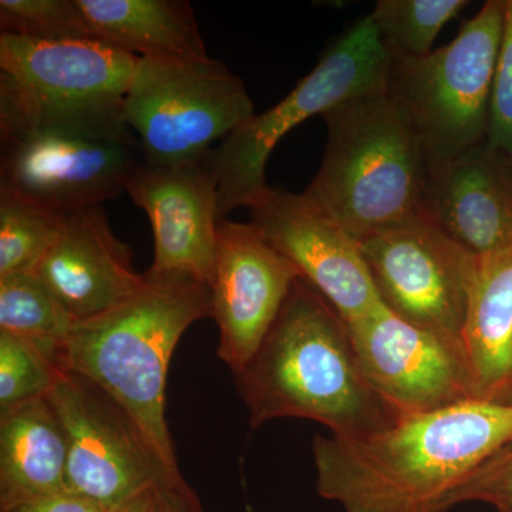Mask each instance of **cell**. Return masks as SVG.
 <instances>
[{"mask_svg":"<svg viewBox=\"0 0 512 512\" xmlns=\"http://www.w3.org/2000/svg\"><path fill=\"white\" fill-rule=\"evenodd\" d=\"M512 441V404L471 399L363 437L315 436L316 490L345 512H448Z\"/></svg>","mask_w":512,"mask_h":512,"instance_id":"obj_1","label":"cell"},{"mask_svg":"<svg viewBox=\"0 0 512 512\" xmlns=\"http://www.w3.org/2000/svg\"><path fill=\"white\" fill-rule=\"evenodd\" d=\"M234 376L254 430L291 417L318 421L332 436L363 437L403 417L367 380L348 323L303 278Z\"/></svg>","mask_w":512,"mask_h":512,"instance_id":"obj_2","label":"cell"},{"mask_svg":"<svg viewBox=\"0 0 512 512\" xmlns=\"http://www.w3.org/2000/svg\"><path fill=\"white\" fill-rule=\"evenodd\" d=\"M204 318H211L210 286L147 271L127 301L74 323L60 357L62 372L84 377L119 404L180 491L191 487L181 476L165 419V387L181 336Z\"/></svg>","mask_w":512,"mask_h":512,"instance_id":"obj_3","label":"cell"},{"mask_svg":"<svg viewBox=\"0 0 512 512\" xmlns=\"http://www.w3.org/2000/svg\"><path fill=\"white\" fill-rule=\"evenodd\" d=\"M143 164L123 100L55 104L0 92V190L70 214L120 197Z\"/></svg>","mask_w":512,"mask_h":512,"instance_id":"obj_4","label":"cell"},{"mask_svg":"<svg viewBox=\"0 0 512 512\" xmlns=\"http://www.w3.org/2000/svg\"><path fill=\"white\" fill-rule=\"evenodd\" d=\"M325 156L303 194L359 239L421 215L430 165L419 136L387 89L323 114Z\"/></svg>","mask_w":512,"mask_h":512,"instance_id":"obj_5","label":"cell"},{"mask_svg":"<svg viewBox=\"0 0 512 512\" xmlns=\"http://www.w3.org/2000/svg\"><path fill=\"white\" fill-rule=\"evenodd\" d=\"M505 2L490 0L451 43L423 57L393 56L387 93L419 136L430 173L487 141Z\"/></svg>","mask_w":512,"mask_h":512,"instance_id":"obj_6","label":"cell"},{"mask_svg":"<svg viewBox=\"0 0 512 512\" xmlns=\"http://www.w3.org/2000/svg\"><path fill=\"white\" fill-rule=\"evenodd\" d=\"M392 60L365 16L326 49L315 69L288 96L235 128L210 153L218 181V220L237 208L254 207L271 191L266 165L289 131L359 94L387 89Z\"/></svg>","mask_w":512,"mask_h":512,"instance_id":"obj_7","label":"cell"},{"mask_svg":"<svg viewBox=\"0 0 512 512\" xmlns=\"http://www.w3.org/2000/svg\"><path fill=\"white\" fill-rule=\"evenodd\" d=\"M123 113L144 161L175 165L207 157L255 111L237 74L202 56L141 57Z\"/></svg>","mask_w":512,"mask_h":512,"instance_id":"obj_8","label":"cell"},{"mask_svg":"<svg viewBox=\"0 0 512 512\" xmlns=\"http://www.w3.org/2000/svg\"><path fill=\"white\" fill-rule=\"evenodd\" d=\"M47 399L66 431V493L119 512L158 485L175 490L136 424L96 384L63 372Z\"/></svg>","mask_w":512,"mask_h":512,"instance_id":"obj_9","label":"cell"},{"mask_svg":"<svg viewBox=\"0 0 512 512\" xmlns=\"http://www.w3.org/2000/svg\"><path fill=\"white\" fill-rule=\"evenodd\" d=\"M357 242L383 305L417 328L464 349L477 256L423 215Z\"/></svg>","mask_w":512,"mask_h":512,"instance_id":"obj_10","label":"cell"},{"mask_svg":"<svg viewBox=\"0 0 512 512\" xmlns=\"http://www.w3.org/2000/svg\"><path fill=\"white\" fill-rule=\"evenodd\" d=\"M360 366L400 416L476 399L461 346L417 328L382 305L348 323Z\"/></svg>","mask_w":512,"mask_h":512,"instance_id":"obj_11","label":"cell"},{"mask_svg":"<svg viewBox=\"0 0 512 512\" xmlns=\"http://www.w3.org/2000/svg\"><path fill=\"white\" fill-rule=\"evenodd\" d=\"M299 278L296 266L255 224L218 222L211 318L220 330L218 357L234 375L262 345Z\"/></svg>","mask_w":512,"mask_h":512,"instance_id":"obj_12","label":"cell"},{"mask_svg":"<svg viewBox=\"0 0 512 512\" xmlns=\"http://www.w3.org/2000/svg\"><path fill=\"white\" fill-rule=\"evenodd\" d=\"M248 210L252 224L346 323L383 305L357 239L303 192L271 188Z\"/></svg>","mask_w":512,"mask_h":512,"instance_id":"obj_13","label":"cell"},{"mask_svg":"<svg viewBox=\"0 0 512 512\" xmlns=\"http://www.w3.org/2000/svg\"><path fill=\"white\" fill-rule=\"evenodd\" d=\"M126 194L150 218L154 274L183 275L210 286L218 242V181L210 154L192 163L144 164Z\"/></svg>","mask_w":512,"mask_h":512,"instance_id":"obj_14","label":"cell"},{"mask_svg":"<svg viewBox=\"0 0 512 512\" xmlns=\"http://www.w3.org/2000/svg\"><path fill=\"white\" fill-rule=\"evenodd\" d=\"M138 60L94 39L43 42L0 33V92L55 104L123 100Z\"/></svg>","mask_w":512,"mask_h":512,"instance_id":"obj_15","label":"cell"},{"mask_svg":"<svg viewBox=\"0 0 512 512\" xmlns=\"http://www.w3.org/2000/svg\"><path fill=\"white\" fill-rule=\"evenodd\" d=\"M35 274L76 322L116 308L140 291L133 251L116 237L103 205L70 212Z\"/></svg>","mask_w":512,"mask_h":512,"instance_id":"obj_16","label":"cell"},{"mask_svg":"<svg viewBox=\"0 0 512 512\" xmlns=\"http://www.w3.org/2000/svg\"><path fill=\"white\" fill-rule=\"evenodd\" d=\"M421 215L470 254L512 245V163L487 143L431 171Z\"/></svg>","mask_w":512,"mask_h":512,"instance_id":"obj_17","label":"cell"},{"mask_svg":"<svg viewBox=\"0 0 512 512\" xmlns=\"http://www.w3.org/2000/svg\"><path fill=\"white\" fill-rule=\"evenodd\" d=\"M463 346L476 399L512 404V245L477 256Z\"/></svg>","mask_w":512,"mask_h":512,"instance_id":"obj_18","label":"cell"},{"mask_svg":"<svg viewBox=\"0 0 512 512\" xmlns=\"http://www.w3.org/2000/svg\"><path fill=\"white\" fill-rule=\"evenodd\" d=\"M67 437L46 397L0 414V512L66 493Z\"/></svg>","mask_w":512,"mask_h":512,"instance_id":"obj_19","label":"cell"},{"mask_svg":"<svg viewBox=\"0 0 512 512\" xmlns=\"http://www.w3.org/2000/svg\"><path fill=\"white\" fill-rule=\"evenodd\" d=\"M90 37L137 57L210 56L187 0H76Z\"/></svg>","mask_w":512,"mask_h":512,"instance_id":"obj_20","label":"cell"},{"mask_svg":"<svg viewBox=\"0 0 512 512\" xmlns=\"http://www.w3.org/2000/svg\"><path fill=\"white\" fill-rule=\"evenodd\" d=\"M74 323L36 274L0 276V330L35 346L59 370L64 342Z\"/></svg>","mask_w":512,"mask_h":512,"instance_id":"obj_21","label":"cell"},{"mask_svg":"<svg viewBox=\"0 0 512 512\" xmlns=\"http://www.w3.org/2000/svg\"><path fill=\"white\" fill-rule=\"evenodd\" d=\"M66 214L0 190V276L35 274L62 232Z\"/></svg>","mask_w":512,"mask_h":512,"instance_id":"obj_22","label":"cell"},{"mask_svg":"<svg viewBox=\"0 0 512 512\" xmlns=\"http://www.w3.org/2000/svg\"><path fill=\"white\" fill-rule=\"evenodd\" d=\"M467 5L466 0H379L369 18L392 56L423 57Z\"/></svg>","mask_w":512,"mask_h":512,"instance_id":"obj_23","label":"cell"},{"mask_svg":"<svg viewBox=\"0 0 512 512\" xmlns=\"http://www.w3.org/2000/svg\"><path fill=\"white\" fill-rule=\"evenodd\" d=\"M62 373L35 346L0 330V414L43 399Z\"/></svg>","mask_w":512,"mask_h":512,"instance_id":"obj_24","label":"cell"},{"mask_svg":"<svg viewBox=\"0 0 512 512\" xmlns=\"http://www.w3.org/2000/svg\"><path fill=\"white\" fill-rule=\"evenodd\" d=\"M0 33L43 42L92 39L76 0H0Z\"/></svg>","mask_w":512,"mask_h":512,"instance_id":"obj_25","label":"cell"},{"mask_svg":"<svg viewBox=\"0 0 512 512\" xmlns=\"http://www.w3.org/2000/svg\"><path fill=\"white\" fill-rule=\"evenodd\" d=\"M485 143L512 163V0H505L503 40L495 64Z\"/></svg>","mask_w":512,"mask_h":512,"instance_id":"obj_26","label":"cell"},{"mask_svg":"<svg viewBox=\"0 0 512 512\" xmlns=\"http://www.w3.org/2000/svg\"><path fill=\"white\" fill-rule=\"evenodd\" d=\"M483 503L512 512V441L483 464L453 498L458 504Z\"/></svg>","mask_w":512,"mask_h":512,"instance_id":"obj_27","label":"cell"},{"mask_svg":"<svg viewBox=\"0 0 512 512\" xmlns=\"http://www.w3.org/2000/svg\"><path fill=\"white\" fill-rule=\"evenodd\" d=\"M3 512H104L96 505L69 493L52 495L32 503L16 505Z\"/></svg>","mask_w":512,"mask_h":512,"instance_id":"obj_28","label":"cell"},{"mask_svg":"<svg viewBox=\"0 0 512 512\" xmlns=\"http://www.w3.org/2000/svg\"><path fill=\"white\" fill-rule=\"evenodd\" d=\"M163 495L164 512H204L200 498L194 491H175L161 487Z\"/></svg>","mask_w":512,"mask_h":512,"instance_id":"obj_29","label":"cell"},{"mask_svg":"<svg viewBox=\"0 0 512 512\" xmlns=\"http://www.w3.org/2000/svg\"><path fill=\"white\" fill-rule=\"evenodd\" d=\"M161 487L151 488L146 493L141 494L136 500L131 501L123 510L119 512H164L163 495H161Z\"/></svg>","mask_w":512,"mask_h":512,"instance_id":"obj_30","label":"cell"}]
</instances>
